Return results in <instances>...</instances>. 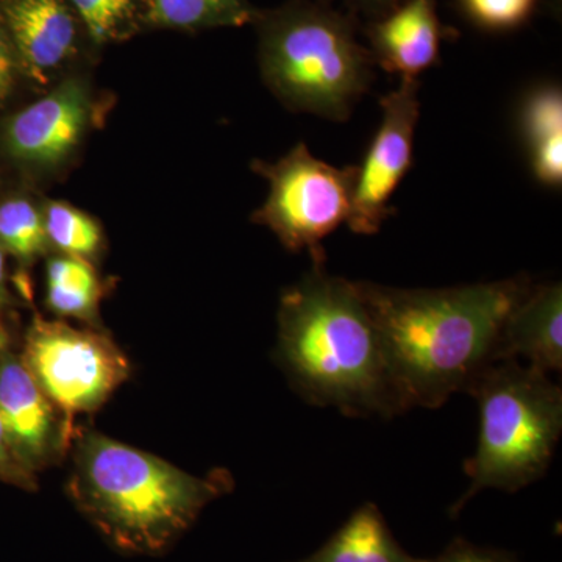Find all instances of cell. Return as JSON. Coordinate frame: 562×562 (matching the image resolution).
Masks as SVG:
<instances>
[{
	"label": "cell",
	"instance_id": "obj_1",
	"mask_svg": "<svg viewBox=\"0 0 562 562\" xmlns=\"http://www.w3.org/2000/svg\"><path fill=\"white\" fill-rule=\"evenodd\" d=\"M382 342L403 412L439 408L495 362L503 328L530 291L528 277L443 290L355 281Z\"/></svg>",
	"mask_w": 562,
	"mask_h": 562
},
{
	"label": "cell",
	"instance_id": "obj_2",
	"mask_svg": "<svg viewBox=\"0 0 562 562\" xmlns=\"http://www.w3.org/2000/svg\"><path fill=\"white\" fill-rule=\"evenodd\" d=\"M279 327L281 362L306 401L351 416L403 413L357 284L330 276L325 258L284 291Z\"/></svg>",
	"mask_w": 562,
	"mask_h": 562
},
{
	"label": "cell",
	"instance_id": "obj_3",
	"mask_svg": "<svg viewBox=\"0 0 562 562\" xmlns=\"http://www.w3.org/2000/svg\"><path fill=\"white\" fill-rule=\"evenodd\" d=\"M233 490L231 472L195 476L101 432L77 436L66 492L111 549L162 557L211 502Z\"/></svg>",
	"mask_w": 562,
	"mask_h": 562
},
{
	"label": "cell",
	"instance_id": "obj_4",
	"mask_svg": "<svg viewBox=\"0 0 562 562\" xmlns=\"http://www.w3.org/2000/svg\"><path fill=\"white\" fill-rule=\"evenodd\" d=\"M260 68L269 90L295 113L349 120L375 80V61L350 14L319 0H291L258 13Z\"/></svg>",
	"mask_w": 562,
	"mask_h": 562
},
{
	"label": "cell",
	"instance_id": "obj_5",
	"mask_svg": "<svg viewBox=\"0 0 562 562\" xmlns=\"http://www.w3.org/2000/svg\"><path fill=\"white\" fill-rule=\"evenodd\" d=\"M465 392L479 403V447L464 462L471 486L452 517L484 490L516 492L541 479L562 431L561 387L513 358L492 362Z\"/></svg>",
	"mask_w": 562,
	"mask_h": 562
},
{
	"label": "cell",
	"instance_id": "obj_6",
	"mask_svg": "<svg viewBox=\"0 0 562 562\" xmlns=\"http://www.w3.org/2000/svg\"><path fill=\"white\" fill-rule=\"evenodd\" d=\"M251 168L269 183L255 224L268 227L288 250L325 258L322 241L349 220L357 166L335 168L299 143L279 161L257 160Z\"/></svg>",
	"mask_w": 562,
	"mask_h": 562
},
{
	"label": "cell",
	"instance_id": "obj_7",
	"mask_svg": "<svg viewBox=\"0 0 562 562\" xmlns=\"http://www.w3.org/2000/svg\"><path fill=\"white\" fill-rule=\"evenodd\" d=\"M22 361L60 412L69 442L76 416L101 408L131 376V361L105 333L41 316L29 328Z\"/></svg>",
	"mask_w": 562,
	"mask_h": 562
},
{
	"label": "cell",
	"instance_id": "obj_8",
	"mask_svg": "<svg viewBox=\"0 0 562 562\" xmlns=\"http://www.w3.org/2000/svg\"><path fill=\"white\" fill-rule=\"evenodd\" d=\"M420 83L401 79L397 90L380 99L382 121L361 165L357 166L347 225L357 235H375L391 216L390 201L413 162L420 116Z\"/></svg>",
	"mask_w": 562,
	"mask_h": 562
},
{
	"label": "cell",
	"instance_id": "obj_9",
	"mask_svg": "<svg viewBox=\"0 0 562 562\" xmlns=\"http://www.w3.org/2000/svg\"><path fill=\"white\" fill-rule=\"evenodd\" d=\"M92 102L79 80L63 81L20 111L7 125L10 154L27 165L52 168L76 151L90 128Z\"/></svg>",
	"mask_w": 562,
	"mask_h": 562
},
{
	"label": "cell",
	"instance_id": "obj_10",
	"mask_svg": "<svg viewBox=\"0 0 562 562\" xmlns=\"http://www.w3.org/2000/svg\"><path fill=\"white\" fill-rule=\"evenodd\" d=\"M0 420L25 471L52 464L69 447L60 412L20 358L0 361Z\"/></svg>",
	"mask_w": 562,
	"mask_h": 562
},
{
	"label": "cell",
	"instance_id": "obj_11",
	"mask_svg": "<svg viewBox=\"0 0 562 562\" xmlns=\"http://www.w3.org/2000/svg\"><path fill=\"white\" fill-rule=\"evenodd\" d=\"M373 61L401 79H417L439 61L443 29L436 0H406L386 16L368 21Z\"/></svg>",
	"mask_w": 562,
	"mask_h": 562
},
{
	"label": "cell",
	"instance_id": "obj_12",
	"mask_svg": "<svg viewBox=\"0 0 562 562\" xmlns=\"http://www.w3.org/2000/svg\"><path fill=\"white\" fill-rule=\"evenodd\" d=\"M3 18L18 65L46 83L76 46L72 10L65 0H5Z\"/></svg>",
	"mask_w": 562,
	"mask_h": 562
},
{
	"label": "cell",
	"instance_id": "obj_13",
	"mask_svg": "<svg viewBox=\"0 0 562 562\" xmlns=\"http://www.w3.org/2000/svg\"><path fill=\"white\" fill-rule=\"evenodd\" d=\"M561 283L531 286L503 328L495 361L524 357L541 372L562 368Z\"/></svg>",
	"mask_w": 562,
	"mask_h": 562
},
{
	"label": "cell",
	"instance_id": "obj_14",
	"mask_svg": "<svg viewBox=\"0 0 562 562\" xmlns=\"http://www.w3.org/2000/svg\"><path fill=\"white\" fill-rule=\"evenodd\" d=\"M520 131L532 176L547 188L562 184V92L558 85H542L525 98Z\"/></svg>",
	"mask_w": 562,
	"mask_h": 562
},
{
	"label": "cell",
	"instance_id": "obj_15",
	"mask_svg": "<svg viewBox=\"0 0 562 562\" xmlns=\"http://www.w3.org/2000/svg\"><path fill=\"white\" fill-rule=\"evenodd\" d=\"M294 562H420L403 550L382 512L373 503L360 506L319 550Z\"/></svg>",
	"mask_w": 562,
	"mask_h": 562
},
{
	"label": "cell",
	"instance_id": "obj_16",
	"mask_svg": "<svg viewBox=\"0 0 562 562\" xmlns=\"http://www.w3.org/2000/svg\"><path fill=\"white\" fill-rule=\"evenodd\" d=\"M46 279V301L52 312L74 319H94L102 284L90 261L70 255L52 258L47 262Z\"/></svg>",
	"mask_w": 562,
	"mask_h": 562
},
{
	"label": "cell",
	"instance_id": "obj_17",
	"mask_svg": "<svg viewBox=\"0 0 562 562\" xmlns=\"http://www.w3.org/2000/svg\"><path fill=\"white\" fill-rule=\"evenodd\" d=\"M257 16L247 0H150L149 7L151 24L180 31L241 27Z\"/></svg>",
	"mask_w": 562,
	"mask_h": 562
},
{
	"label": "cell",
	"instance_id": "obj_18",
	"mask_svg": "<svg viewBox=\"0 0 562 562\" xmlns=\"http://www.w3.org/2000/svg\"><path fill=\"white\" fill-rule=\"evenodd\" d=\"M43 220L47 241L65 251V255L88 260L101 249V227L76 206L65 202H50L44 211Z\"/></svg>",
	"mask_w": 562,
	"mask_h": 562
},
{
	"label": "cell",
	"instance_id": "obj_19",
	"mask_svg": "<svg viewBox=\"0 0 562 562\" xmlns=\"http://www.w3.org/2000/svg\"><path fill=\"white\" fill-rule=\"evenodd\" d=\"M43 214L25 199H11L0 205V247L22 261H33L46 251Z\"/></svg>",
	"mask_w": 562,
	"mask_h": 562
},
{
	"label": "cell",
	"instance_id": "obj_20",
	"mask_svg": "<svg viewBox=\"0 0 562 562\" xmlns=\"http://www.w3.org/2000/svg\"><path fill=\"white\" fill-rule=\"evenodd\" d=\"M85 31L98 44L111 43L127 33L135 16V0H68Z\"/></svg>",
	"mask_w": 562,
	"mask_h": 562
},
{
	"label": "cell",
	"instance_id": "obj_21",
	"mask_svg": "<svg viewBox=\"0 0 562 562\" xmlns=\"http://www.w3.org/2000/svg\"><path fill=\"white\" fill-rule=\"evenodd\" d=\"M465 16L491 32L513 31L530 20L538 0H460Z\"/></svg>",
	"mask_w": 562,
	"mask_h": 562
},
{
	"label": "cell",
	"instance_id": "obj_22",
	"mask_svg": "<svg viewBox=\"0 0 562 562\" xmlns=\"http://www.w3.org/2000/svg\"><path fill=\"white\" fill-rule=\"evenodd\" d=\"M420 562H520L516 554L506 550L490 549L465 541L462 538H454L438 557Z\"/></svg>",
	"mask_w": 562,
	"mask_h": 562
},
{
	"label": "cell",
	"instance_id": "obj_23",
	"mask_svg": "<svg viewBox=\"0 0 562 562\" xmlns=\"http://www.w3.org/2000/svg\"><path fill=\"white\" fill-rule=\"evenodd\" d=\"M16 69L18 58L9 33L0 29V103L5 102L13 90Z\"/></svg>",
	"mask_w": 562,
	"mask_h": 562
},
{
	"label": "cell",
	"instance_id": "obj_24",
	"mask_svg": "<svg viewBox=\"0 0 562 562\" xmlns=\"http://www.w3.org/2000/svg\"><path fill=\"white\" fill-rule=\"evenodd\" d=\"M0 473L13 476L16 482H21L24 486L33 487L35 483L29 475V471L20 464L11 452L9 439H7L5 430H3L2 420H0Z\"/></svg>",
	"mask_w": 562,
	"mask_h": 562
},
{
	"label": "cell",
	"instance_id": "obj_25",
	"mask_svg": "<svg viewBox=\"0 0 562 562\" xmlns=\"http://www.w3.org/2000/svg\"><path fill=\"white\" fill-rule=\"evenodd\" d=\"M351 13L361 14L368 21L379 20L398 9L406 0H342Z\"/></svg>",
	"mask_w": 562,
	"mask_h": 562
},
{
	"label": "cell",
	"instance_id": "obj_26",
	"mask_svg": "<svg viewBox=\"0 0 562 562\" xmlns=\"http://www.w3.org/2000/svg\"><path fill=\"white\" fill-rule=\"evenodd\" d=\"M7 302V288H5V258H3V250L0 247V305Z\"/></svg>",
	"mask_w": 562,
	"mask_h": 562
},
{
	"label": "cell",
	"instance_id": "obj_27",
	"mask_svg": "<svg viewBox=\"0 0 562 562\" xmlns=\"http://www.w3.org/2000/svg\"><path fill=\"white\" fill-rule=\"evenodd\" d=\"M5 344H7L5 335H3L2 331H0V351L5 349Z\"/></svg>",
	"mask_w": 562,
	"mask_h": 562
}]
</instances>
